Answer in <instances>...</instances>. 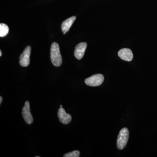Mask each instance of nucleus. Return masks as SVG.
<instances>
[{"label": "nucleus", "instance_id": "9", "mask_svg": "<svg viewBox=\"0 0 157 157\" xmlns=\"http://www.w3.org/2000/svg\"><path fill=\"white\" fill-rule=\"evenodd\" d=\"M76 19V16H73L63 21L61 25V29L63 34H66V33L69 31Z\"/></svg>", "mask_w": 157, "mask_h": 157}, {"label": "nucleus", "instance_id": "11", "mask_svg": "<svg viewBox=\"0 0 157 157\" xmlns=\"http://www.w3.org/2000/svg\"><path fill=\"white\" fill-rule=\"evenodd\" d=\"M80 155V152L78 151H74L66 153L63 156L64 157H79Z\"/></svg>", "mask_w": 157, "mask_h": 157}, {"label": "nucleus", "instance_id": "7", "mask_svg": "<svg viewBox=\"0 0 157 157\" xmlns=\"http://www.w3.org/2000/svg\"><path fill=\"white\" fill-rule=\"evenodd\" d=\"M86 42H80L76 45L74 51V56L77 59H81L84 56L86 49L87 47Z\"/></svg>", "mask_w": 157, "mask_h": 157}, {"label": "nucleus", "instance_id": "12", "mask_svg": "<svg viewBox=\"0 0 157 157\" xmlns=\"http://www.w3.org/2000/svg\"><path fill=\"white\" fill-rule=\"evenodd\" d=\"M2 101V97H0V104H1Z\"/></svg>", "mask_w": 157, "mask_h": 157}, {"label": "nucleus", "instance_id": "8", "mask_svg": "<svg viewBox=\"0 0 157 157\" xmlns=\"http://www.w3.org/2000/svg\"><path fill=\"white\" fill-rule=\"evenodd\" d=\"M121 59L126 61H131L133 58V54L131 49L124 48L121 49L118 53Z\"/></svg>", "mask_w": 157, "mask_h": 157}, {"label": "nucleus", "instance_id": "10", "mask_svg": "<svg viewBox=\"0 0 157 157\" xmlns=\"http://www.w3.org/2000/svg\"><path fill=\"white\" fill-rule=\"evenodd\" d=\"M9 28L7 25L4 23L0 24V37H4L8 35L9 33Z\"/></svg>", "mask_w": 157, "mask_h": 157}, {"label": "nucleus", "instance_id": "1", "mask_svg": "<svg viewBox=\"0 0 157 157\" xmlns=\"http://www.w3.org/2000/svg\"><path fill=\"white\" fill-rule=\"evenodd\" d=\"M50 58L52 63L55 67H60L62 63V58L59 47L56 42L52 44L50 50Z\"/></svg>", "mask_w": 157, "mask_h": 157}, {"label": "nucleus", "instance_id": "14", "mask_svg": "<svg viewBox=\"0 0 157 157\" xmlns=\"http://www.w3.org/2000/svg\"><path fill=\"white\" fill-rule=\"evenodd\" d=\"M60 107H63V106H62V105H60Z\"/></svg>", "mask_w": 157, "mask_h": 157}, {"label": "nucleus", "instance_id": "13", "mask_svg": "<svg viewBox=\"0 0 157 157\" xmlns=\"http://www.w3.org/2000/svg\"><path fill=\"white\" fill-rule=\"evenodd\" d=\"M2 56V51H0V56Z\"/></svg>", "mask_w": 157, "mask_h": 157}, {"label": "nucleus", "instance_id": "6", "mask_svg": "<svg viewBox=\"0 0 157 157\" xmlns=\"http://www.w3.org/2000/svg\"><path fill=\"white\" fill-rule=\"evenodd\" d=\"M58 117L59 120L61 123L67 124L72 121V116L69 113H67L63 107H60L58 111Z\"/></svg>", "mask_w": 157, "mask_h": 157}, {"label": "nucleus", "instance_id": "4", "mask_svg": "<svg viewBox=\"0 0 157 157\" xmlns=\"http://www.w3.org/2000/svg\"><path fill=\"white\" fill-rule=\"evenodd\" d=\"M31 51V46H27L21 55L19 59V63L21 67H27L29 65Z\"/></svg>", "mask_w": 157, "mask_h": 157}, {"label": "nucleus", "instance_id": "2", "mask_svg": "<svg viewBox=\"0 0 157 157\" xmlns=\"http://www.w3.org/2000/svg\"><path fill=\"white\" fill-rule=\"evenodd\" d=\"M129 136V130L127 128H124L121 130L117 139V147L119 149L124 148L128 140Z\"/></svg>", "mask_w": 157, "mask_h": 157}, {"label": "nucleus", "instance_id": "3", "mask_svg": "<svg viewBox=\"0 0 157 157\" xmlns=\"http://www.w3.org/2000/svg\"><path fill=\"white\" fill-rule=\"evenodd\" d=\"M104 81V76L101 74H97L86 78L85 82L89 86H98L101 85Z\"/></svg>", "mask_w": 157, "mask_h": 157}, {"label": "nucleus", "instance_id": "5", "mask_svg": "<svg viewBox=\"0 0 157 157\" xmlns=\"http://www.w3.org/2000/svg\"><path fill=\"white\" fill-rule=\"evenodd\" d=\"M22 115L24 119L27 124H31L33 122V119L31 114L29 102L26 101L24 107L22 109Z\"/></svg>", "mask_w": 157, "mask_h": 157}]
</instances>
